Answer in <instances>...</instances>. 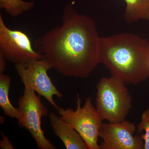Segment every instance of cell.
Segmentation results:
<instances>
[{"instance_id": "5bb4252c", "label": "cell", "mask_w": 149, "mask_h": 149, "mask_svg": "<svg viewBox=\"0 0 149 149\" xmlns=\"http://www.w3.org/2000/svg\"><path fill=\"white\" fill-rule=\"evenodd\" d=\"M1 132L2 140L0 141V147L2 149H15L12 143L10 141L8 137L4 134L3 131Z\"/></svg>"}, {"instance_id": "277c9868", "label": "cell", "mask_w": 149, "mask_h": 149, "mask_svg": "<svg viewBox=\"0 0 149 149\" xmlns=\"http://www.w3.org/2000/svg\"><path fill=\"white\" fill-rule=\"evenodd\" d=\"M81 103L82 99L77 94L76 109L59 107L57 110L60 118L80 134L89 149H100L98 140L103 120L93 106L92 98L88 97L83 107Z\"/></svg>"}, {"instance_id": "7a4b0ae2", "label": "cell", "mask_w": 149, "mask_h": 149, "mask_svg": "<svg viewBox=\"0 0 149 149\" xmlns=\"http://www.w3.org/2000/svg\"><path fill=\"white\" fill-rule=\"evenodd\" d=\"M100 60L112 76L138 85L149 77V41L131 33L101 37Z\"/></svg>"}, {"instance_id": "3957f363", "label": "cell", "mask_w": 149, "mask_h": 149, "mask_svg": "<svg viewBox=\"0 0 149 149\" xmlns=\"http://www.w3.org/2000/svg\"><path fill=\"white\" fill-rule=\"evenodd\" d=\"M125 83L117 77L101 78L97 85L96 109L103 120H125L132 107V97Z\"/></svg>"}, {"instance_id": "9c48e42d", "label": "cell", "mask_w": 149, "mask_h": 149, "mask_svg": "<svg viewBox=\"0 0 149 149\" xmlns=\"http://www.w3.org/2000/svg\"><path fill=\"white\" fill-rule=\"evenodd\" d=\"M50 122L55 134L61 140L66 149H89L83 138L74 128L52 112Z\"/></svg>"}, {"instance_id": "ba28073f", "label": "cell", "mask_w": 149, "mask_h": 149, "mask_svg": "<svg viewBox=\"0 0 149 149\" xmlns=\"http://www.w3.org/2000/svg\"><path fill=\"white\" fill-rule=\"evenodd\" d=\"M137 126L127 120L103 123L99 134L100 149H144L141 136H134Z\"/></svg>"}, {"instance_id": "8992f818", "label": "cell", "mask_w": 149, "mask_h": 149, "mask_svg": "<svg viewBox=\"0 0 149 149\" xmlns=\"http://www.w3.org/2000/svg\"><path fill=\"white\" fill-rule=\"evenodd\" d=\"M15 66L23 84H28L40 96L45 98L51 105L58 109L59 107L53 97L55 95L61 99L63 95L57 89L48 75L47 71L52 67L47 60H34L25 64H15Z\"/></svg>"}, {"instance_id": "8fae6325", "label": "cell", "mask_w": 149, "mask_h": 149, "mask_svg": "<svg viewBox=\"0 0 149 149\" xmlns=\"http://www.w3.org/2000/svg\"><path fill=\"white\" fill-rule=\"evenodd\" d=\"M10 81L11 78L8 75L0 74V107L6 116L18 119L20 115L18 108L13 106L9 97Z\"/></svg>"}, {"instance_id": "52a82bcc", "label": "cell", "mask_w": 149, "mask_h": 149, "mask_svg": "<svg viewBox=\"0 0 149 149\" xmlns=\"http://www.w3.org/2000/svg\"><path fill=\"white\" fill-rule=\"evenodd\" d=\"M0 52L6 60L15 64H25L44 58L35 51L28 36L20 30H12L6 25L0 15Z\"/></svg>"}, {"instance_id": "9a60e30c", "label": "cell", "mask_w": 149, "mask_h": 149, "mask_svg": "<svg viewBox=\"0 0 149 149\" xmlns=\"http://www.w3.org/2000/svg\"><path fill=\"white\" fill-rule=\"evenodd\" d=\"M6 60L2 53L0 52V74L3 73L5 71Z\"/></svg>"}, {"instance_id": "6da1fadb", "label": "cell", "mask_w": 149, "mask_h": 149, "mask_svg": "<svg viewBox=\"0 0 149 149\" xmlns=\"http://www.w3.org/2000/svg\"><path fill=\"white\" fill-rule=\"evenodd\" d=\"M100 39L93 19L68 4L62 24L38 39L35 48L59 74L85 78L100 63Z\"/></svg>"}, {"instance_id": "5b68a950", "label": "cell", "mask_w": 149, "mask_h": 149, "mask_svg": "<svg viewBox=\"0 0 149 149\" xmlns=\"http://www.w3.org/2000/svg\"><path fill=\"white\" fill-rule=\"evenodd\" d=\"M23 95L18 99L19 127L29 131L40 149H56V147L47 139L42 127V118L48 115V110L41 102L40 95H37L33 88L24 83Z\"/></svg>"}, {"instance_id": "30bf717a", "label": "cell", "mask_w": 149, "mask_h": 149, "mask_svg": "<svg viewBox=\"0 0 149 149\" xmlns=\"http://www.w3.org/2000/svg\"><path fill=\"white\" fill-rule=\"evenodd\" d=\"M126 4L124 18L128 23L141 19L149 21V0H123Z\"/></svg>"}, {"instance_id": "4fadbf2b", "label": "cell", "mask_w": 149, "mask_h": 149, "mask_svg": "<svg viewBox=\"0 0 149 149\" xmlns=\"http://www.w3.org/2000/svg\"><path fill=\"white\" fill-rule=\"evenodd\" d=\"M137 130L140 134L142 131H145V133L141 136L144 141V149H149V107L142 113Z\"/></svg>"}, {"instance_id": "7c38bea8", "label": "cell", "mask_w": 149, "mask_h": 149, "mask_svg": "<svg viewBox=\"0 0 149 149\" xmlns=\"http://www.w3.org/2000/svg\"><path fill=\"white\" fill-rule=\"evenodd\" d=\"M35 3L23 0H0V8L10 16L16 17L32 9Z\"/></svg>"}]
</instances>
